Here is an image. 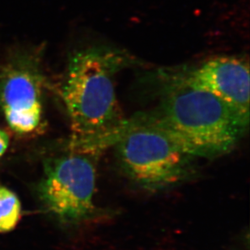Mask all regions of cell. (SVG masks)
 <instances>
[{
  "instance_id": "3957f363",
  "label": "cell",
  "mask_w": 250,
  "mask_h": 250,
  "mask_svg": "<svg viewBox=\"0 0 250 250\" xmlns=\"http://www.w3.org/2000/svg\"><path fill=\"white\" fill-rule=\"evenodd\" d=\"M113 146L126 177L146 190L172 187L191 173L194 157L176 143L151 113L128 119L124 132Z\"/></svg>"
},
{
  "instance_id": "ba28073f",
  "label": "cell",
  "mask_w": 250,
  "mask_h": 250,
  "mask_svg": "<svg viewBox=\"0 0 250 250\" xmlns=\"http://www.w3.org/2000/svg\"><path fill=\"white\" fill-rule=\"evenodd\" d=\"M9 143L10 139L8 135L5 132L4 130L0 129V158L6 153L9 146Z\"/></svg>"
},
{
  "instance_id": "5b68a950",
  "label": "cell",
  "mask_w": 250,
  "mask_h": 250,
  "mask_svg": "<svg viewBox=\"0 0 250 250\" xmlns=\"http://www.w3.org/2000/svg\"><path fill=\"white\" fill-rule=\"evenodd\" d=\"M45 84L37 51L15 53L0 67V107L14 132L29 135L40 127Z\"/></svg>"
},
{
  "instance_id": "8992f818",
  "label": "cell",
  "mask_w": 250,
  "mask_h": 250,
  "mask_svg": "<svg viewBox=\"0 0 250 250\" xmlns=\"http://www.w3.org/2000/svg\"><path fill=\"white\" fill-rule=\"evenodd\" d=\"M197 82L250 122V66L236 57H216L192 71Z\"/></svg>"
},
{
  "instance_id": "52a82bcc",
  "label": "cell",
  "mask_w": 250,
  "mask_h": 250,
  "mask_svg": "<svg viewBox=\"0 0 250 250\" xmlns=\"http://www.w3.org/2000/svg\"><path fill=\"white\" fill-rule=\"evenodd\" d=\"M21 218V203L14 192L0 186V232L15 229Z\"/></svg>"
},
{
  "instance_id": "277c9868",
  "label": "cell",
  "mask_w": 250,
  "mask_h": 250,
  "mask_svg": "<svg viewBox=\"0 0 250 250\" xmlns=\"http://www.w3.org/2000/svg\"><path fill=\"white\" fill-rule=\"evenodd\" d=\"M99 156L67 148L66 154L44 162L38 197L45 210L62 224H79L94 214Z\"/></svg>"
},
{
  "instance_id": "6da1fadb",
  "label": "cell",
  "mask_w": 250,
  "mask_h": 250,
  "mask_svg": "<svg viewBox=\"0 0 250 250\" xmlns=\"http://www.w3.org/2000/svg\"><path fill=\"white\" fill-rule=\"evenodd\" d=\"M137 63L125 50L103 45L71 56L61 88L71 124L67 148L100 156L120 139L128 119L117 98L116 76Z\"/></svg>"
},
{
  "instance_id": "7a4b0ae2",
  "label": "cell",
  "mask_w": 250,
  "mask_h": 250,
  "mask_svg": "<svg viewBox=\"0 0 250 250\" xmlns=\"http://www.w3.org/2000/svg\"><path fill=\"white\" fill-rule=\"evenodd\" d=\"M167 76L159 107L151 112L156 122L193 157L215 159L230 152L250 122L199 84L192 71Z\"/></svg>"
}]
</instances>
